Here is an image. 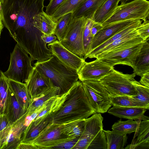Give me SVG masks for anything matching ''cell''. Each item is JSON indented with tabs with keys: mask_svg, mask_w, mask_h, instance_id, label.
<instances>
[{
	"mask_svg": "<svg viewBox=\"0 0 149 149\" xmlns=\"http://www.w3.org/2000/svg\"><path fill=\"white\" fill-rule=\"evenodd\" d=\"M45 0H4L0 5L3 23L10 36L29 54L42 50L43 34L34 25L33 18L43 11Z\"/></svg>",
	"mask_w": 149,
	"mask_h": 149,
	"instance_id": "1",
	"label": "cell"
},
{
	"mask_svg": "<svg viewBox=\"0 0 149 149\" xmlns=\"http://www.w3.org/2000/svg\"><path fill=\"white\" fill-rule=\"evenodd\" d=\"M95 113L84 91L81 82L79 80L68 92L65 100L60 107L46 118L49 123L61 124L86 119Z\"/></svg>",
	"mask_w": 149,
	"mask_h": 149,
	"instance_id": "2",
	"label": "cell"
},
{
	"mask_svg": "<svg viewBox=\"0 0 149 149\" xmlns=\"http://www.w3.org/2000/svg\"><path fill=\"white\" fill-rule=\"evenodd\" d=\"M33 66L60 88V95L67 93L79 79L76 70L66 66L54 55L46 61H36Z\"/></svg>",
	"mask_w": 149,
	"mask_h": 149,
	"instance_id": "3",
	"label": "cell"
},
{
	"mask_svg": "<svg viewBox=\"0 0 149 149\" xmlns=\"http://www.w3.org/2000/svg\"><path fill=\"white\" fill-rule=\"evenodd\" d=\"M28 53L18 44L11 53L10 65L3 72L9 80L26 83L33 68V60Z\"/></svg>",
	"mask_w": 149,
	"mask_h": 149,
	"instance_id": "4",
	"label": "cell"
},
{
	"mask_svg": "<svg viewBox=\"0 0 149 149\" xmlns=\"http://www.w3.org/2000/svg\"><path fill=\"white\" fill-rule=\"evenodd\" d=\"M149 16V1L135 0L118 6L113 15L102 24L103 26L129 20L144 21Z\"/></svg>",
	"mask_w": 149,
	"mask_h": 149,
	"instance_id": "5",
	"label": "cell"
},
{
	"mask_svg": "<svg viewBox=\"0 0 149 149\" xmlns=\"http://www.w3.org/2000/svg\"><path fill=\"white\" fill-rule=\"evenodd\" d=\"M136 74H124L114 70L100 81L107 91L109 97L122 95L130 96L136 95L135 88L132 83Z\"/></svg>",
	"mask_w": 149,
	"mask_h": 149,
	"instance_id": "6",
	"label": "cell"
},
{
	"mask_svg": "<svg viewBox=\"0 0 149 149\" xmlns=\"http://www.w3.org/2000/svg\"><path fill=\"white\" fill-rule=\"evenodd\" d=\"M86 21L83 17H72L63 38L59 41L66 49L83 58L85 56L83 35Z\"/></svg>",
	"mask_w": 149,
	"mask_h": 149,
	"instance_id": "7",
	"label": "cell"
},
{
	"mask_svg": "<svg viewBox=\"0 0 149 149\" xmlns=\"http://www.w3.org/2000/svg\"><path fill=\"white\" fill-rule=\"evenodd\" d=\"M81 81L89 103L96 112H107L112 104L107 91L100 81L85 80Z\"/></svg>",
	"mask_w": 149,
	"mask_h": 149,
	"instance_id": "8",
	"label": "cell"
},
{
	"mask_svg": "<svg viewBox=\"0 0 149 149\" xmlns=\"http://www.w3.org/2000/svg\"><path fill=\"white\" fill-rule=\"evenodd\" d=\"M146 41L127 48L101 53L95 58L112 67L121 64L132 68L141 48Z\"/></svg>",
	"mask_w": 149,
	"mask_h": 149,
	"instance_id": "9",
	"label": "cell"
},
{
	"mask_svg": "<svg viewBox=\"0 0 149 149\" xmlns=\"http://www.w3.org/2000/svg\"><path fill=\"white\" fill-rule=\"evenodd\" d=\"M26 84L32 101L41 97L54 86L49 78L34 66Z\"/></svg>",
	"mask_w": 149,
	"mask_h": 149,
	"instance_id": "10",
	"label": "cell"
},
{
	"mask_svg": "<svg viewBox=\"0 0 149 149\" xmlns=\"http://www.w3.org/2000/svg\"><path fill=\"white\" fill-rule=\"evenodd\" d=\"M103 118L100 113H95L85 119L84 131L73 149H87L98 133L103 129Z\"/></svg>",
	"mask_w": 149,
	"mask_h": 149,
	"instance_id": "11",
	"label": "cell"
},
{
	"mask_svg": "<svg viewBox=\"0 0 149 149\" xmlns=\"http://www.w3.org/2000/svg\"><path fill=\"white\" fill-rule=\"evenodd\" d=\"M113 67L97 59L89 62H85L79 71L78 74L79 80L100 81L112 72Z\"/></svg>",
	"mask_w": 149,
	"mask_h": 149,
	"instance_id": "12",
	"label": "cell"
},
{
	"mask_svg": "<svg viewBox=\"0 0 149 149\" xmlns=\"http://www.w3.org/2000/svg\"><path fill=\"white\" fill-rule=\"evenodd\" d=\"M47 46L52 55L56 57L66 66L77 72L86 62L84 58L79 57L65 48L57 40L48 44Z\"/></svg>",
	"mask_w": 149,
	"mask_h": 149,
	"instance_id": "13",
	"label": "cell"
},
{
	"mask_svg": "<svg viewBox=\"0 0 149 149\" xmlns=\"http://www.w3.org/2000/svg\"><path fill=\"white\" fill-rule=\"evenodd\" d=\"M134 21L129 20L121 21L103 26V28L93 37L91 51L125 29Z\"/></svg>",
	"mask_w": 149,
	"mask_h": 149,
	"instance_id": "14",
	"label": "cell"
},
{
	"mask_svg": "<svg viewBox=\"0 0 149 149\" xmlns=\"http://www.w3.org/2000/svg\"><path fill=\"white\" fill-rule=\"evenodd\" d=\"M137 28L105 47L96 54L94 58L102 53L127 48L146 41L138 34Z\"/></svg>",
	"mask_w": 149,
	"mask_h": 149,
	"instance_id": "15",
	"label": "cell"
},
{
	"mask_svg": "<svg viewBox=\"0 0 149 149\" xmlns=\"http://www.w3.org/2000/svg\"><path fill=\"white\" fill-rule=\"evenodd\" d=\"M149 144V118L143 116L129 149H146Z\"/></svg>",
	"mask_w": 149,
	"mask_h": 149,
	"instance_id": "16",
	"label": "cell"
},
{
	"mask_svg": "<svg viewBox=\"0 0 149 149\" xmlns=\"http://www.w3.org/2000/svg\"><path fill=\"white\" fill-rule=\"evenodd\" d=\"M63 125L49 123L43 130L28 143L36 146L56 139L68 137L62 132Z\"/></svg>",
	"mask_w": 149,
	"mask_h": 149,
	"instance_id": "17",
	"label": "cell"
},
{
	"mask_svg": "<svg viewBox=\"0 0 149 149\" xmlns=\"http://www.w3.org/2000/svg\"><path fill=\"white\" fill-rule=\"evenodd\" d=\"M27 116L26 113L11 125L5 149H16L20 143L22 137L27 126Z\"/></svg>",
	"mask_w": 149,
	"mask_h": 149,
	"instance_id": "18",
	"label": "cell"
},
{
	"mask_svg": "<svg viewBox=\"0 0 149 149\" xmlns=\"http://www.w3.org/2000/svg\"><path fill=\"white\" fill-rule=\"evenodd\" d=\"M26 113L9 88L5 110L6 115L11 125Z\"/></svg>",
	"mask_w": 149,
	"mask_h": 149,
	"instance_id": "19",
	"label": "cell"
},
{
	"mask_svg": "<svg viewBox=\"0 0 149 149\" xmlns=\"http://www.w3.org/2000/svg\"><path fill=\"white\" fill-rule=\"evenodd\" d=\"M147 110L142 107L113 106L108 112L119 118L136 120L141 119Z\"/></svg>",
	"mask_w": 149,
	"mask_h": 149,
	"instance_id": "20",
	"label": "cell"
},
{
	"mask_svg": "<svg viewBox=\"0 0 149 149\" xmlns=\"http://www.w3.org/2000/svg\"><path fill=\"white\" fill-rule=\"evenodd\" d=\"M9 87L18 102L26 112L32 100L25 83L9 79Z\"/></svg>",
	"mask_w": 149,
	"mask_h": 149,
	"instance_id": "21",
	"label": "cell"
},
{
	"mask_svg": "<svg viewBox=\"0 0 149 149\" xmlns=\"http://www.w3.org/2000/svg\"><path fill=\"white\" fill-rule=\"evenodd\" d=\"M106 0H84L72 13L73 18L84 17L93 20L96 11Z\"/></svg>",
	"mask_w": 149,
	"mask_h": 149,
	"instance_id": "22",
	"label": "cell"
},
{
	"mask_svg": "<svg viewBox=\"0 0 149 149\" xmlns=\"http://www.w3.org/2000/svg\"><path fill=\"white\" fill-rule=\"evenodd\" d=\"M132 68L134 73L141 77L149 72V43L147 41L141 48Z\"/></svg>",
	"mask_w": 149,
	"mask_h": 149,
	"instance_id": "23",
	"label": "cell"
},
{
	"mask_svg": "<svg viewBox=\"0 0 149 149\" xmlns=\"http://www.w3.org/2000/svg\"><path fill=\"white\" fill-rule=\"evenodd\" d=\"M33 19L34 26L43 34H54L57 22L51 16L43 11L35 15Z\"/></svg>",
	"mask_w": 149,
	"mask_h": 149,
	"instance_id": "24",
	"label": "cell"
},
{
	"mask_svg": "<svg viewBox=\"0 0 149 149\" xmlns=\"http://www.w3.org/2000/svg\"><path fill=\"white\" fill-rule=\"evenodd\" d=\"M142 22L141 20L134 21L125 29L86 54L84 58V59L85 60L88 58H94L95 56L100 50L113 41L136 29L142 23Z\"/></svg>",
	"mask_w": 149,
	"mask_h": 149,
	"instance_id": "25",
	"label": "cell"
},
{
	"mask_svg": "<svg viewBox=\"0 0 149 149\" xmlns=\"http://www.w3.org/2000/svg\"><path fill=\"white\" fill-rule=\"evenodd\" d=\"M120 0H106L95 12L94 21L101 24L113 14Z\"/></svg>",
	"mask_w": 149,
	"mask_h": 149,
	"instance_id": "26",
	"label": "cell"
},
{
	"mask_svg": "<svg viewBox=\"0 0 149 149\" xmlns=\"http://www.w3.org/2000/svg\"><path fill=\"white\" fill-rule=\"evenodd\" d=\"M107 140V149H123L127 143L126 134L104 130Z\"/></svg>",
	"mask_w": 149,
	"mask_h": 149,
	"instance_id": "27",
	"label": "cell"
},
{
	"mask_svg": "<svg viewBox=\"0 0 149 149\" xmlns=\"http://www.w3.org/2000/svg\"><path fill=\"white\" fill-rule=\"evenodd\" d=\"M60 89L58 87L54 86L41 97L33 100L26 113L27 116L31 115L38 108L52 98L60 95Z\"/></svg>",
	"mask_w": 149,
	"mask_h": 149,
	"instance_id": "28",
	"label": "cell"
},
{
	"mask_svg": "<svg viewBox=\"0 0 149 149\" xmlns=\"http://www.w3.org/2000/svg\"><path fill=\"white\" fill-rule=\"evenodd\" d=\"M85 119H79L63 124L62 132L66 136L71 137H80L85 127Z\"/></svg>",
	"mask_w": 149,
	"mask_h": 149,
	"instance_id": "29",
	"label": "cell"
},
{
	"mask_svg": "<svg viewBox=\"0 0 149 149\" xmlns=\"http://www.w3.org/2000/svg\"><path fill=\"white\" fill-rule=\"evenodd\" d=\"M141 118L134 120L128 119L124 121L120 119L113 125L112 129L113 131L126 134L135 132L137 129Z\"/></svg>",
	"mask_w": 149,
	"mask_h": 149,
	"instance_id": "30",
	"label": "cell"
},
{
	"mask_svg": "<svg viewBox=\"0 0 149 149\" xmlns=\"http://www.w3.org/2000/svg\"><path fill=\"white\" fill-rule=\"evenodd\" d=\"M84 0H66L58 8L52 17L57 22L64 15L72 13Z\"/></svg>",
	"mask_w": 149,
	"mask_h": 149,
	"instance_id": "31",
	"label": "cell"
},
{
	"mask_svg": "<svg viewBox=\"0 0 149 149\" xmlns=\"http://www.w3.org/2000/svg\"><path fill=\"white\" fill-rule=\"evenodd\" d=\"M136 90V95L131 96L137 101L149 109V87L143 86L135 79L132 81Z\"/></svg>",
	"mask_w": 149,
	"mask_h": 149,
	"instance_id": "32",
	"label": "cell"
},
{
	"mask_svg": "<svg viewBox=\"0 0 149 149\" xmlns=\"http://www.w3.org/2000/svg\"><path fill=\"white\" fill-rule=\"evenodd\" d=\"M109 97L111 104L113 106L142 107L148 110L146 106L136 101L131 96L124 95Z\"/></svg>",
	"mask_w": 149,
	"mask_h": 149,
	"instance_id": "33",
	"label": "cell"
},
{
	"mask_svg": "<svg viewBox=\"0 0 149 149\" xmlns=\"http://www.w3.org/2000/svg\"><path fill=\"white\" fill-rule=\"evenodd\" d=\"M9 89V79L0 70V113L4 114Z\"/></svg>",
	"mask_w": 149,
	"mask_h": 149,
	"instance_id": "34",
	"label": "cell"
},
{
	"mask_svg": "<svg viewBox=\"0 0 149 149\" xmlns=\"http://www.w3.org/2000/svg\"><path fill=\"white\" fill-rule=\"evenodd\" d=\"M72 17V13H69L64 15L57 21L54 34L56 36L58 41L63 38Z\"/></svg>",
	"mask_w": 149,
	"mask_h": 149,
	"instance_id": "35",
	"label": "cell"
},
{
	"mask_svg": "<svg viewBox=\"0 0 149 149\" xmlns=\"http://www.w3.org/2000/svg\"><path fill=\"white\" fill-rule=\"evenodd\" d=\"M11 125L6 115L1 114L0 117V149H5Z\"/></svg>",
	"mask_w": 149,
	"mask_h": 149,
	"instance_id": "36",
	"label": "cell"
},
{
	"mask_svg": "<svg viewBox=\"0 0 149 149\" xmlns=\"http://www.w3.org/2000/svg\"><path fill=\"white\" fill-rule=\"evenodd\" d=\"M93 22L94 20L93 19H87L83 35V42L85 55L91 50L93 39L91 34V29Z\"/></svg>",
	"mask_w": 149,
	"mask_h": 149,
	"instance_id": "37",
	"label": "cell"
},
{
	"mask_svg": "<svg viewBox=\"0 0 149 149\" xmlns=\"http://www.w3.org/2000/svg\"><path fill=\"white\" fill-rule=\"evenodd\" d=\"M107 140L104 130L100 131L92 140L88 149H107Z\"/></svg>",
	"mask_w": 149,
	"mask_h": 149,
	"instance_id": "38",
	"label": "cell"
},
{
	"mask_svg": "<svg viewBox=\"0 0 149 149\" xmlns=\"http://www.w3.org/2000/svg\"><path fill=\"white\" fill-rule=\"evenodd\" d=\"M138 34L145 40H149V21L146 20L144 21L137 28Z\"/></svg>",
	"mask_w": 149,
	"mask_h": 149,
	"instance_id": "39",
	"label": "cell"
},
{
	"mask_svg": "<svg viewBox=\"0 0 149 149\" xmlns=\"http://www.w3.org/2000/svg\"><path fill=\"white\" fill-rule=\"evenodd\" d=\"M66 0H49L48 5L46 6V13L51 16L58 8Z\"/></svg>",
	"mask_w": 149,
	"mask_h": 149,
	"instance_id": "40",
	"label": "cell"
},
{
	"mask_svg": "<svg viewBox=\"0 0 149 149\" xmlns=\"http://www.w3.org/2000/svg\"><path fill=\"white\" fill-rule=\"evenodd\" d=\"M41 38L46 44L52 43L57 40L56 36L54 34L50 35L43 34Z\"/></svg>",
	"mask_w": 149,
	"mask_h": 149,
	"instance_id": "41",
	"label": "cell"
},
{
	"mask_svg": "<svg viewBox=\"0 0 149 149\" xmlns=\"http://www.w3.org/2000/svg\"><path fill=\"white\" fill-rule=\"evenodd\" d=\"M103 28L102 25L94 21L91 29V34L93 38L95 35Z\"/></svg>",
	"mask_w": 149,
	"mask_h": 149,
	"instance_id": "42",
	"label": "cell"
},
{
	"mask_svg": "<svg viewBox=\"0 0 149 149\" xmlns=\"http://www.w3.org/2000/svg\"><path fill=\"white\" fill-rule=\"evenodd\" d=\"M139 82L141 85L149 87V72L144 74L141 77Z\"/></svg>",
	"mask_w": 149,
	"mask_h": 149,
	"instance_id": "43",
	"label": "cell"
},
{
	"mask_svg": "<svg viewBox=\"0 0 149 149\" xmlns=\"http://www.w3.org/2000/svg\"><path fill=\"white\" fill-rule=\"evenodd\" d=\"M38 148L36 146L29 143H20L16 149H37Z\"/></svg>",
	"mask_w": 149,
	"mask_h": 149,
	"instance_id": "44",
	"label": "cell"
},
{
	"mask_svg": "<svg viewBox=\"0 0 149 149\" xmlns=\"http://www.w3.org/2000/svg\"><path fill=\"white\" fill-rule=\"evenodd\" d=\"M3 27L4 26L3 23L1 13L0 10V37Z\"/></svg>",
	"mask_w": 149,
	"mask_h": 149,
	"instance_id": "45",
	"label": "cell"
},
{
	"mask_svg": "<svg viewBox=\"0 0 149 149\" xmlns=\"http://www.w3.org/2000/svg\"><path fill=\"white\" fill-rule=\"evenodd\" d=\"M135 0H120L121 2L120 4H124L126 3H129Z\"/></svg>",
	"mask_w": 149,
	"mask_h": 149,
	"instance_id": "46",
	"label": "cell"
},
{
	"mask_svg": "<svg viewBox=\"0 0 149 149\" xmlns=\"http://www.w3.org/2000/svg\"><path fill=\"white\" fill-rule=\"evenodd\" d=\"M4 0H0V5L3 3Z\"/></svg>",
	"mask_w": 149,
	"mask_h": 149,
	"instance_id": "47",
	"label": "cell"
},
{
	"mask_svg": "<svg viewBox=\"0 0 149 149\" xmlns=\"http://www.w3.org/2000/svg\"><path fill=\"white\" fill-rule=\"evenodd\" d=\"M1 114L0 113V116H1Z\"/></svg>",
	"mask_w": 149,
	"mask_h": 149,
	"instance_id": "48",
	"label": "cell"
}]
</instances>
